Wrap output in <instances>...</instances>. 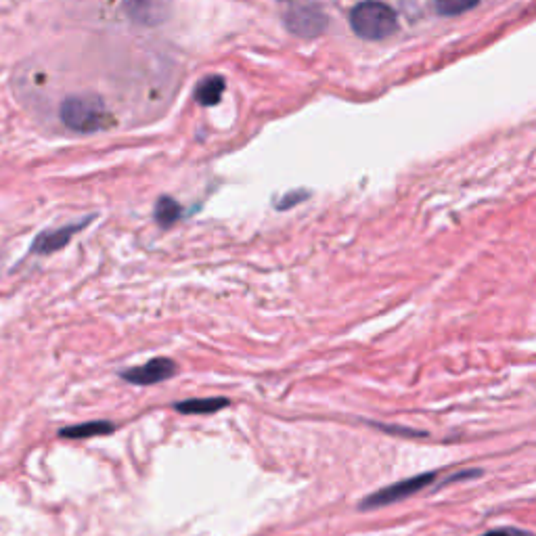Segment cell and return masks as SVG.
Segmentation results:
<instances>
[{
  "instance_id": "6da1fadb",
  "label": "cell",
  "mask_w": 536,
  "mask_h": 536,
  "mask_svg": "<svg viewBox=\"0 0 536 536\" xmlns=\"http://www.w3.org/2000/svg\"><path fill=\"white\" fill-rule=\"evenodd\" d=\"M350 26L365 40H384L396 32L398 19L394 9L388 5L377 3V0H365L352 9Z\"/></svg>"
},
{
  "instance_id": "7a4b0ae2",
  "label": "cell",
  "mask_w": 536,
  "mask_h": 536,
  "mask_svg": "<svg viewBox=\"0 0 536 536\" xmlns=\"http://www.w3.org/2000/svg\"><path fill=\"white\" fill-rule=\"evenodd\" d=\"M61 120L67 128L76 132H97L105 128V107L95 97H72L61 107Z\"/></svg>"
},
{
  "instance_id": "3957f363",
  "label": "cell",
  "mask_w": 536,
  "mask_h": 536,
  "mask_svg": "<svg viewBox=\"0 0 536 536\" xmlns=\"http://www.w3.org/2000/svg\"><path fill=\"white\" fill-rule=\"evenodd\" d=\"M436 480V474H419V476H413V478H407V480H400V482H394L382 490H377V493L369 495L367 499H363L359 503V509L367 511V509H377V507H386V505H392V503H400L409 499L411 495H417L419 490L428 488L432 482Z\"/></svg>"
},
{
  "instance_id": "277c9868",
  "label": "cell",
  "mask_w": 536,
  "mask_h": 536,
  "mask_svg": "<svg viewBox=\"0 0 536 536\" xmlns=\"http://www.w3.org/2000/svg\"><path fill=\"white\" fill-rule=\"evenodd\" d=\"M285 26L300 38H317L327 28V15L315 5H300L285 13Z\"/></svg>"
},
{
  "instance_id": "5b68a950",
  "label": "cell",
  "mask_w": 536,
  "mask_h": 536,
  "mask_svg": "<svg viewBox=\"0 0 536 536\" xmlns=\"http://www.w3.org/2000/svg\"><path fill=\"white\" fill-rule=\"evenodd\" d=\"M176 373V363L170 359H151L141 367H132L122 373V379L134 386H153L160 384L164 379H170Z\"/></svg>"
},
{
  "instance_id": "8992f818",
  "label": "cell",
  "mask_w": 536,
  "mask_h": 536,
  "mask_svg": "<svg viewBox=\"0 0 536 536\" xmlns=\"http://www.w3.org/2000/svg\"><path fill=\"white\" fill-rule=\"evenodd\" d=\"M124 7L126 13L143 26H160L170 11L168 0H124Z\"/></svg>"
},
{
  "instance_id": "52a82bcc",
  "label": "cell",
  "mask_w": 536,
  "mask_h": 536,
  "mask_svg": "<svg viewBox=\"0 0 536 536\" xmlns=\"http://www.w3.org/2000/svg\"><path fill=\"white\" fill-rule=\"evenodd\" d=\"M86 225V220L78 222V225H72V227H65V229H59V231H47L36 237L32 250L36 254H51V252H57L61 248H65L67 243H70V239Z\"/></svg>"
},
{
  "instance_id": "ba28073f",
  "label": "cell",
  "mask_w": 536,
  "mask_h": 536,
  "mask_svg": "<svg viewBox=\"0 0 536 536\" xmlns=\"http://www.w3.org/2000/svg\"><path fill=\"white\" fill-rule=\"evenodd\" d=\"M227 407H229L227 398H191V400L176 402L174 405L178 413H187V415H206V413H216Z\"/></svg>"
},
{
  "instance_id": "9c48e42d",
  "label": "cell",
  "mask_w": 536,
  "mask_h": 536,
  "mask_svg": "<svg viewBox=\"0 0 536 536\" xmlns=\"http://www.w3.org/2000/svg\"><path fill=\"white\" fill-rule=\"evenodd\" d=\"M116 430L114 423L107 421H88V423H78L72 428H63L59 436L63 438H93V436H105Z\"/></svg>"
},
{
  "instance_id": "30bf717a",
  "label": "cell",
  "mask_w": 536,
  "mask_h": 536,
  "mask_svg": "<svg viewBox=\"0 0 536 536\" xmlns=\"http://www.w3.org/2000/svg\"><path fill=\"white\" fill-rule=\"evenodd\" d=\"M222 93H225V78L220 76H210L206 80H201L197 91H195V99L199 105H216L222 97Z\"/></svg>"
},
{
  "instance_id": "8fae6325",
  "label": "cell",
  "mask_w": 536,
  "mask_h": 536,
  "mask_svg": "<svg viewBox=\"0 0 536 536\" xmlns=\"http://www.w3.org/2000/svg\"><path fill=\"white\" fill-rule=\"evenodd\" d=\"M178 218H181V206H178L172 197H162L158 206H155V220H158L162 227H170Z\"/></svg>"
},
{
  "instance_id": "7c38bea8",
  "label": "cell",
  "mask_w": 536,
  "mask_h": 536,
  "mask_svg": "<svg viewBox=\"0 0 536 536\" xmlns=\"http://www.w3.org/2000/svg\"><path fill=\"white\" fill-rule=\"evenodd\" d=\"M480 0H436V9L440 15H461L474 9Z\"/></svg>"
},
{
  "instance_id": "4fadbf2b",
  "label": "cell",
  "mask_w": 536,
  "mask_h": 536,
  "mask_svg": "<svg viewBox=\"0 0 536 536\" xmlns=\"http://www.w3.org/2000/svg\"><path fill=\"white\" fill-rule=\"evenodd\" d=\"M482 536H536V534L526 532V530H518V528H499V530H490Z\"/></svg>"
}]
</instances>
